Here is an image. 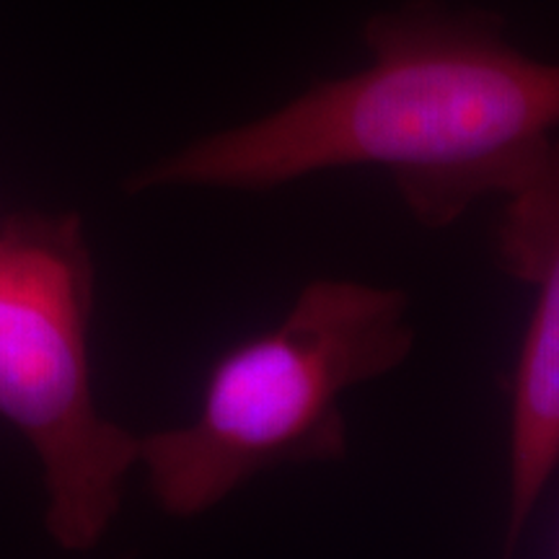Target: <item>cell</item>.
<instances>
[{
  "label": "cell",
  "instance_id": "cell-3",
  "mask_svg": "<svg viewBox=\"0 0 559 559\" xmlns=\"http://www.w3.org/2000/svg\"><path fill=\"white\" fill-rule=\"evenodd\" d=\"M94 280L79 215L0 218V417L37 456L45 528L68 551L99 547L140 456L94 396Z\"/></svg>",
  "mask_w": 559,
  "mask_h": 559
},
{
  "label": "cell",
  "instance_id": "cell-2",
  "mask_svg": "<svg viewBox=\"0 0 559 559\" xmlns=\"http://www.w3.org/2000/svg\"><path fill=\"white\" fill-rule=\"evenodd\" d=\"M412 347L407 293L313 280L275 330L215 360L192 423L140 436L156 506L194 519L264 472L342 461V396L400 368Z\"/></svg>",
  "mask_w": 559,
  "mask_h": 559
},
{
  "label": "cell",
  "instance_id": "cell-4",
  "mask_svg": "<svg viewBox=\"0 0 559 559\" xmlns=\"http://www.w3.org/2000/svg\"><path fill=\"white\" fill-rule=\"evenodd\" d=\"M502 200L495 260L536 290L510 389V495L502 544L513 551L559 466V132Z\"/></svg>",
  "mask_w": 559,
  "mask_h": 559
},
{
  "label": "cell",
  "instance_id": "cell-1",
  "mask_svg": "<svg viewBox=\"0 0 559 559\" xmlns=\"http://www.w3.org/2000/svg\"><path fill=\"white\" fill-rule=\"evenodd\" d=\"M362 39L358 73L153 160L128 192H267L381 166L415 221L445 228L487 194L506 198L559 132V62L521 52L492 13L412 0L376 13Z\"/></svg>",
  "mask_w": 559,
  "mask_h": 559
}]
</instances>
